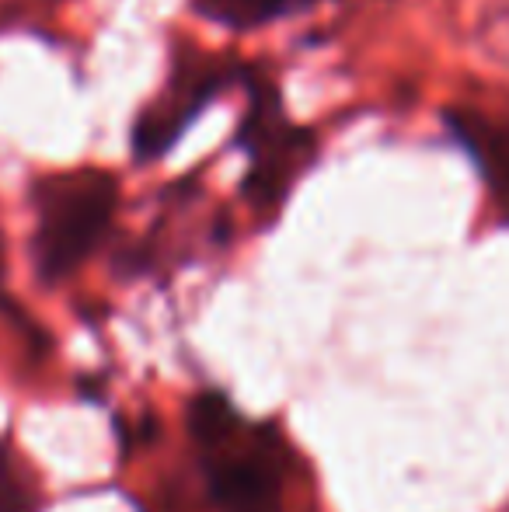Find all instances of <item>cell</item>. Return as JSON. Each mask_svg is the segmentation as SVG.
I'll return each mask as SVG.
<instances>
[{
	"mask_svg": "<svg viewBox=\"0 0 509 512\" xmlns=\"http://www.w3.org/2000/svg\"><path fill=\"white\" fill-rule=\"evenodd\" d=\"M0 269H4V248H0Z\"/></svg>",
	"mask_w": 509,
	"mask_h": 512,
	"instance_id": "obj_8",
	"label": "cell"
},
{
	"mask_svg": "<svg viewBox=\"0 0 509 512\" xmlns=\"http://www.w3.org/2000/svg\"><path fill=\"white\" fill-rule=\"evenodd\" d=\"M443 122L454 133L457 147L475 161L492 196L509 203V115L496 119V115L475 112V108H450Z\"/></svg>",
	"mask_w": 509,
	"mask_h": 512,
	"instance_id": "obj_5",
	"label": "cell"
},
{
	"mask_svg": "<svg viewBox=\"0 0 509 512\" xmlns=\"http://www.w3.org/2000/svg\"><path fill=\"white\" fill-rule=\"evenodd\" d=\"M189 432L199 453L206 495L220 512H283V436L255 425L217 391L189 408Z\"/></svg>",
	"mask_w": 509,
	"mask_h": 512,
	"instance_id": "obj_1",
	"label": "cell"
},
{
	"mask_svg": "<svg viewBox=\"0 0 509 512\" xmlns=\"http://www.w3.org/2000/svg\"><path fill=\"white\" fill-rule=\"evenodd\" d=\"M241 88L248 95V112L234 136V143L248 157L241 189L252 206L276 209L279 203H286L300 175L311 168L314 154H318V136L286 115L283 95L262 67H248Z\"/></svg>",
	"mask_w": 509,
	"mask_h": 512,
	"instance_id": "obj_3",
	"label": "cell"
},
{
	"mask_svg": "<svg viewBox=\"0 0 509 512\" xmlns=\"http://www.w3.org/2000/svg\"><path fill=\"white\" fill-rule=\"evenodd\" d=\"M119 209V178L102 168L42 175L32 185V262L42 283L74 276L109 237Z\"/></svg>",
	"mask_w": 509,
	"mask_h": 512,
	"instance_id": "obj_2",
	"label": "cell"
},
{
	"mask_svg": "<svg viewBox=\"0 0 509 512\" xmlns=\"http://www.w3.org/2000/svg\"><path fill=\"white\" fill-rule=\"evenodd\" d=\"M245 74H248V63H238L234 56H203V53L175 56L168 88L143 108L133 126L136 161H154V157L168 154L178 136L217 102L224 91L241 88Z\"/></svg>",
	"mask_w": 509,
	"mask_h": 512,
	"instance_id": "obj_4",
	"label": "cell"
},
{
	"mask_svg": "<svg viewBox=\"0 0 509 512\" xmlns=\"http://www.w3.org/2000/svg\"><path fill=\"white\" fill-rule=\"evenodd\" d=\"M304 0H196V11L206 21L231 32H252L269 21H279Z\"/></svg>",
	"mask_w": 509,
	"mask_h": 512,
	"instance_id": "obj_6",
	"label": "cell"
},
{
	"mask_svg": "<svg viewBox=\"0 0 509 512\" xmlns=\"http://www.w3.org/2000/svg\"><path fill=\"white\" fill-rule=\"evenodd\" d=\"M35 509H39V502H35L32 481H28L11 439L0 436V512H35Z\"/></svg>",
	"mask_w": 509,
	"mask_h": 512,
	"instance_id": "obj_7",
	"label": "cell"
}]
</instances>
